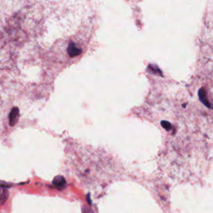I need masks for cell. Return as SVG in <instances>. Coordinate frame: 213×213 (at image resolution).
I'll use <instances>...</instances> for the list:
<instances>
[{"mask_svg":"<svg viewBox=\"0 0 213 213\" xmlns=\"http://www.w3.org/2000/svg\"><path fill=\"white\" fill-rule=\"evenodd\" d=\"M19 109L15 107L12 109L9 116V121H10V125L11 126H14L18 121L19 118Z\"/></svg>","mask_w":213,"mask_h":213,"instance_id":"obj_1","label":"cell"},{"mask_svg":"<svg viewBox=\"0 0 213 213\" xmlns=\"http://www.w3.org/2000/svg\"><path fill=\"white\" fill-rule=\"evenodd\" d=\"M53 184L54 186L57 188H63L65 186L66 181L65 178L61 176H57L54 178L53 181Z\"/></svg>","mask_w":213,"mask_h":213,"instance_id":"obj_3","label":"cell"},{"mask_svg":"<svg viewBox=\"0 0 213 213\" xmlns=\"http://www.w3.org/2000/svg\"><path fill=\"white\" fill-rule=\"evenodd\" d=\"M9 196V193L8 190L4 188L0 187V204L3 205Z\"/></svg>","mask_w":213,"mask_h":213,"instance_id":"obj_4","label":"cell"},{"mask_svg":"<svg viewBox=\"0 0 213 213\" xmlns=\"http://www.w3.org/2000/svg\"><path fill=\"white\" fill-rule=\"evenodd\" d=\"M81 53V49L78 48L74 43H70L69 46L67 48V53L69 54L70 57H75L78 56Z\"/></svg>","mask_w":213,"mask_h":213,"instance_id":"obj_2","label":"cell"}]
</instances>
